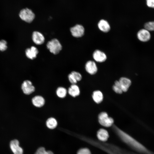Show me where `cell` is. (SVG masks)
I'll return each mask as SVG.
<instances>
[{
    "label": "cell",
    "instance_id": "3",
    "mask_svg": "<svg viewBox=\"0 0 154 154\" xmlns=\"http://www.w3.org/2000/svg\"><path fill=\"white\" fill-rule=\"evenodd\" d=\"M98 119L101 125L106 127L111 126L114 122L113 119L109 117L107 113L105 112H102L99 114Z\"/></svg>",
    "mask_w": 154,
    "mask_h": 154
},
{
    "label": "cell",
    "instance_id": "25",
    "mask_svg": "<svg viewBox=\"0 0 154 154\" xmlns=\"http://www.w3.org/2000/svg\"><path fill=\"white\" fill-rule=\"evenodd\" d=\"M7 42L5 40H2L0 41V50L4 51L7 48Z\"/></svg>",
    "mask_w": 154,
    "mask_h": 154
},
{
    "label": "cell",
    "instance_id": "2",
    "mask_svg": "<svg viewBox=\"0 0 154 154\" xmlns=\"http://www.w3.org/2000/svg\"><path fill=\"white\" fill-rule=\"evenodd\" d=\"M46 46L50 51L54 54H58L62 49L61 44L58 40L56 38L48 41Z\"/></svg>",
    "mask_w": 154,
    "mask_h": 154
},
{
    "label": "cell",
    "instance_id": "11",
    "mask_svg": "<svg viewBox=\"0 0 154 154\" xmlns=\"http://www.w3.org/2000/svg\"><path fill=\"white\" fill-rule=\"evenodd\" d=\"M32 38L33 42L37 45L41 44L44 41L45 39L43 35L38 31H35L33 33Z\"/></svg>",
    "mask_w": 154,
    "mask_h": 154
},
{
    "label": "cell",
    "instance_id": "20",
    "mask_svg": "<svg viewBox=\"0 0 154 154\" xmlns=\"http://www.w3.org/2000/svg\"><path fill=\"white\" fill-rule=\"evenodd\" d=\"M57 95L61 98H63L66 97L67 93L66 89L62 87H58L56 92Z\"/></svg>",
    "mask_w": 154,
    "mask_h": 154
},
{
    "label": "cell",
    "instance_id": "10",
    "mask_svg": "<svg viewBox=\"0 0 154 154\" xmlns=\"http://www.w3.org/2000/svg\"><path fill=\"white\" fill-rule=\"evenodd\" d=\"M10 147L14 154H23V150L20 147L18 140L14 139L12 140L10 143Z\"/></svg>",
    "mask_w": 154,
    "mask_h": 154
},
{
    "label": "cell",
    "instance_id": "27",
    "mask_svg": "<svg viewBox=\"0 0 154 154\" xmlns=\"http://www.w3.org/2000/svg\"><path fill=\"white\" fill-rule=\"evenodd\" d=\"M68 78L69 81L72 84H76L77 82V81L71 73L68 75Z\"/></svg>",
    "mask_w": 154,
    "mask_h": 154
},
{
    "label": "cell",
    "instance_id": "12",
    "mask_svg": "<svg viewBox=\"0 0 154 154\" xmlns=\"http://www.w3.org/2000/svg\"><path fill=\"white\" fill-rule=\"evenodd\" d=\"M99 29L101 31L105 33L108 32L111 29L110 26L106 20L102 19L100 20L98 24Z\"/></svg>",
    "mask_w": 154,
    "mask_h": 154
},
{
    "label": "cell",
    "instance_id": "22",
    "mask_svg": "<svg viewBox=\"0 0 154 154\" xmlns=\"http://www.w3.org/2000/svg\"><path fill=\"white\" fill-rule=\"evenodd\" d=\"M35 154H54L50 151H46L44 148L40 147L37 150Z\"/></svg>",
    "mask_w": 154,
    "mask_h": 154
},
{
    "label": "cell",
    "instance_id": "4",
    "mask_svg": "<svg viewBox=\"0 0 154 154\" xmlns=\"http://www.w3.org/2000/svg\"><path fill=\"white\" fill-rule=\"evenodd\" d=\"M19 16L23 20L28 23H31L34 19L35 15L31 9L26 8L20 11Z\"/></svg>",
    "mask_w": 154,
    "mask_h": 154
},
{
    "label": "cell",
    "instance_id": "9",
    "mask_svg": "<svg viewBox=\"0 0 154 154\" xmlns=\"http://www.w3.org/2000/svg\"><path fill=\"white\" fill-rule=\"evenodd\" d=\"M85 68L86 72L91 75L95 74L98 71V68L96 63L92 60H89L86 62Z\"/></svg>",
    "mask_w": 154,
    "mask_h": 154
},
{
    "label": "cell",
    "instance_id": "26",
    "mask_svg": "<svg viewBox=\"0 0 154 154\" xmlns=\"http://www.w3.org/2000/svg\"><path fill=\"white\" fill-rule=\"evenodd\" d=\"M77 154H91L89 149L87 148L80 149L77 152Z\"/></svg>",
    "mask_w": 154,
    "mask_h": 154
},
{
    "label": "cell",
    "instance_id": "7",
    "mask_svg": "<svg viewBox=\"0 0 154 154\" xmlns=\"http://www.w3.org/2000/svg\"><path fill=\"white\" fill-rule=\"evenodd\" d=\"M21 89L23 92L25 94L29 95L35 90V88L30 80L24 81L21 85Z\"/></svg>",
    "mask_w": 154,
    "mask_h": 154
},
{
    "label": "cell",
    "instance_id": "8",
    "mask_svg": "<svg viewBox=\"0 0 154 154\" xmlns=\"http://www.w3.org/2000/svg\"><path fill=\"white\" fill-rule=\"evenodd\" d=\"M92 56L95 61L99 63L105 62L107 58L106 54L99 50H96L94 52Z\"/></svg>",
    "mask_w": 154,
    "mask_h": 154
},
{
    "label": "cell",
    "instance_id": "1",
    "mask_svg": "<svg viewBox=\"0 0 154 154\" xmlns=\"http://www.w3.org/2000/svg\"><path fill=\"white\" fill-rule=\"evenodd\" d=\"M114 129L121 139L136 150L145 154H152L145 147L128 134L115 126Z\"/></svg>",
    "mask_w": 154,
    "mask_h": 154
},
{
    "label": "cell",
    "instance_id": "5",
    "mask_svg": "<svg viewBox=\"0 0 154 154\" xmlns=\"http://www.w3.org/2000/svg\"><path fill=\"white\" fill-rule=\"evenodd\" d=\"M137 36L138 40L143 42L148 41L151 38L149 31L145 28L140 30L137 32Z\"/></svg>",
    "mask_w": 154,
    "mask_h": 154
},
{
    "label": "cell",
    "instance_id": "14",
    "mask_svg": "<svg viewBox=\"0 0 154 154\" xmlns=\"http://www.w3.org/2000/svg\"><path fill=\"white\" fill-rule=\"evenodd\" d=\"M38 52V51L37 48L34 46H32L30 48H28L25 50L26 56L31 60L36 57Z\"/></svg>",
    "mask_w": 154,
    "mask_h": 154
},
{
    "label": "cell",
    "instance_id": "18",
    "mask_svg": "<svg viewBox=\"0 0 154 154\" xmlns=\"http://www.w3.org/2000/svg\"><path fill=\"white\" fill-rule=\"evenodd\" d=\"M92 97L94 101L97 104L100 103L103 100V96L102 93L99 90L93 92Z\"/></svg>",
    "mask_w": 154,
    "mask_h": 154
},
{
    "label": "cell",
    "instance_id": "6",
    "mask_svg": "<svg viewBox=\"0 0 154 154\" xmlns=\"http://www.w3.org/2000/svg\"><path fill=\"white\" fill-rule=\"evenodd\" d=\"M70 31L73 37L79 38L81 37L84 35L85 30L82 25L77 24L71 28Z\"/></svg>",
    "mask_w": 154,
    "mask_h": 154
},
{
    "label": "cell",
    "instance_id": "13",
    "mask_svg": "<svg viewBox=\"0 0 154 154\" xmlns=\"http://www.w3.org/2000/svg\"><path fill=\"white\" fill-rule=\"evenodd\" d=\"M123 92H126L128 90L131 84V80L127 78L122 77L118 81Z\"/></svg>",
    "mask_w": 154,
    "mask_h": 154
},
{
    "label": "cell",
    "instance_id": "15",
    "mask_svg": "<svg viewBox=\"0 0 154 154\" xmlns=\"http://www.w3.org/2000/svg\"><path fill=\"white\" fill-rule=\"evenodd\" d=\"M32 103L35 107L40 108L44 106L45 104V100L44 98L40 96H34L32 99Z\"/></svg>",
    "mask_w": 154,
    "mask_h": 154
},
{
    "label": "cell",
    "instance_id": "23",
    "mask_svg": "<svg viewBox=\"0 0 154 154\" xmlns=\"http://www.w3.org/2000/svg\"><path fill=\"white\" fill-rule=\"evenodd\" d=\"M145 29L149 31H154V21L148 22L144 25Z\"/></svg>",
    "mask_w": 154,
    "mask_h": 154
},
{
    "label": "cell",
    "instance_id": "19",
    "mask_svg": "<svg viewBox=\"0 0 154 154\" xmlns=\"http://www.w3.org/2000/svg\"><path fill=\"white\" fill-rule=\"evenodd\" d=\"M46 125L48 128L53 129L56 127L57 125V122L55 118L51 117L47 119L46 122Z\"/></svg>",
    "mask_w": 154,
    "mask_h": 154
},
{
    "label": "cell",
    "instance_id": "16",
    "mask_svg": "<svg viewBox=\"0 0 154 154\" xmlns=\"http://www.w3.org/2000/svg\"><path fill=\"white\" fill-rule=\"evenodd\" d=\"M98 139L102 141H105L108 139L109 135L108 131L104 129H100L97 132Z\"/></svg>",
    "mask_w": 154,
    "mask_h": 154
},
{
    "label": "cell",
    "instance_id": "28",
    "mask_svg": "<svg viewBox=\"0 0 154 154\" xmlns=\"http://www.w3.org/2000/svg\"><path fill=\"white\" fill-rule=\"evenodd\" d=\"M146 4L148 7L154 8V0H146Z\"/></svg>",
    "mask_w": 154,
    "mask_h": 154
},
{
    "label": "cell",
    "instance_id": "24",
    "mask_svg": "<svg viewBox=\"0 0 154 154\" xmlns=\"http://www.w3.org/2000/svg\"><path fill=\"white\" fill-rule=\"evenodd\" d=\"M74 76L77 81H80L82 79L81 74L78 72L73 71L71 73Z\"/></svg>",
    "mask_w": 154,
    "mask_h": 154
},
{
    "label": "cell",
    "instance_id": "17",
    "mask_svg": "<svg viewBox=\"0 0 154 154\" xmlns=\"http://www.w3.org/2000/svg\"><path fill=\"white\" fill-rule=\"evenodd\" d=\"M68 92L73 97H76L80 94V90L78 86L76 84H72L69 88Z\"/></svg>",
    "mask_w": 154,
    "mask_h": 154
},
{
    "label": "cell",
    "instance_id": "21",
    "mask_svg": "<svg viewBox=\"0 0 154 154\" xmlns=\"http://www.w3.org/2000/svg\"><path fill=\"white\" fill-rule=\"evenodd\" d=\"M113 89L117 93L121 94L123 92L118 81H116L113 86Z\"/></svg>",
    "mask_w": 154,
    "mask_h": 154
}]
</instances>
